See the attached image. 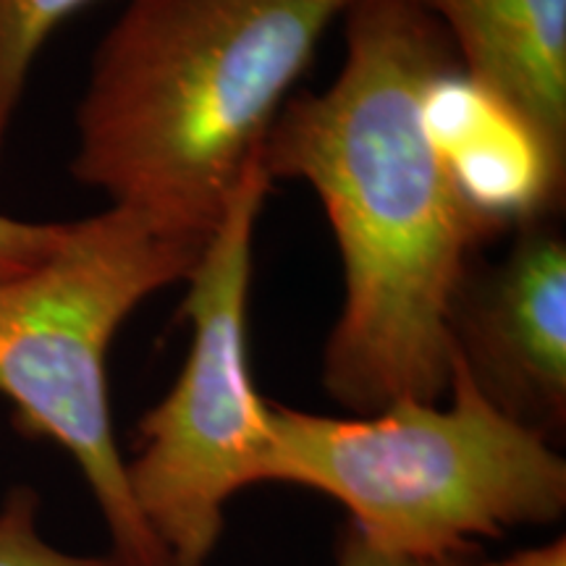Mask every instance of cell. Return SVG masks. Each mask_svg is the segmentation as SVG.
Listing matches in <instances>:
<instances>
[{"mask_svg": "<svg viewBox=\"0 0 566 566\" xmlns=\"http://www.w3.org/2000/svg\"><path fill=\"white\" fill-rule=\"evenodd\" d=\"M342 17L336 80L283 103L263 166L321 197L344 271L323 386L354 415H375L449 391L446 310L493 239L459 200L424 126V92L459 63L449 32L420 0H352Z\"/></svg>", "mask_w": 566, "mask_h": 566, "instance_id": "cell-1", "label": "cell"}, {"mask_svg": "<svg viewBox=\"0 0 566 566\" xmlns=\"http://www.w3.org/2000/svg\"><path fill=\"white\" fill-rule=\"evenodd\" d=\"M0 566H122L118 558L71 556L38 533V495L17 488L0 512Z\"/></svg>", "mask_w": 566, "mask_h": 566, "instance_id": "cell-10", "label": "cell"}, {"mask_svg": "<svg viewBox=\"0 0 566 566\" xmlns=\"http://www.w3.org/2000/svg\"><path fill=\"white\" fill-rule=\"evenodd\" d=\"M97 0H0V160L45 42Z\"/></svg>", "mask_w": 566, "mask_h": 566, "instance_id": "cell-9", "label": "cell"}, {"mask_svg": "<svg viewBox=\"0 0 566 566\" xmlns=\"http://www.w3.org/2000/svg\"><path fill=\"white\" fill-rule=\"evenodd\" d=\"M271 176L263 153L239 179L187 275L181 315L192 325L171 391L142 417L126 480L142 520L171 566H205L233 493L265 483L271 405L252 384V242Z\"/></svg>", "mask_w": 566, "mask_h": 566, "instance_id": "cell-5", "label": "cell"}, {"mask_svg": "<svg viewBox=\"0 0 566 566\" xmlns=\"http://www.w3.org/2000/svg\"><path fill=\"white\" fill-rule=\"evenodd\" d=\"M451 405L399 399L338 420L271 405L265 483L338 501L373 546L412 556L470 551V537L548 525L566 506L551 441L480 394L451 349Z\"/></svg>", "mask_w": 566, "mask_h": 566, "instance_id": "cell-3", "label": "cell"}, {"mask_svg": "<svg viewBox=\"0 0 566 566\" xmlns=\"http://www.w3.org/2000/svg\"><path fill=\"white\" fill-rule=\"evenodd\" d=\"M446 334L480 394L554 441L566 428V239L556 216L520 229L493 263L464 268Z\"/></svg>", "mask_w": 566, "mask_h": 566, "instance_id": "cell-6", "label": "cell"}, {"mask_svg": "<svg viewBox=\"0 0 566 566\" xmlns=\"http://www.w3.org/2000/svg\"><path fill=\"white\" fill-rule=\"evenodd\" d=\"M208 239L108 205L69 221L51 258L0 281V396L24 436L80 464L122 566H171L134 504L108 405V352L147 296L184 281Z\"/></svg>", "mask_w": 566, "mask_h": 566, "instance_id": "cell-4", "label": "cell"}, {"mask_svg": "<svg viewBox=\"0 0 566 566\" xmlns=\"http://www.w3.org/2000/svg\"><path fill=\"white\" fill-rule=\"evenodd\" d=\"M424 126L459 200L491 239L564 208L566 163L462 61L430 82Z\"/></svg>", "mask_w": 566, "mask_h": 566, "instance_id": "cell-7", "label": "cell"}, {"mask_svg": "<svg viewBox=\"0 0 566 566\" xmlns=\"http://www.w3.org/2000/svg\"><path fill=\"white\" fill-rule=\"evenodd\" d=\"M69 223L21 221L0 212V281L32 271L51 258L66 237Z\"/></svg>", "mask_w": 566, "mask_h": 566, "instance_id": "cell-11", "label": "cell"}, {"mask_svg": "<svg viewBox=\"0 0 566 566\" xmlns=\"http://www.w3.org/2000/svg\"><path fill=\"white\" fill-rule=\"evenodd\" d=\"M485 566H566V546L562 537H558L556 543H548V546L543 548L522 551V554L509 556L504 562L485 564Z\"/></svg>", "mask_w": 566, "mask_h": 566, "instance_id": "cell-13", "label": "cell"}, {"mask_svg": "<svg viewBox=\"0 0 566 566\" xmlns=\"http://www.w3.org/2000/svg\"><path fill=\"white\" fill-rule=\"evenodd\" d=\"M338 566H472L470 551L449 556H412L394 554V551L373 546L352 525L344 530L342 546H338Z\"/></svg>", "mask_w": 566, "mask_h": 566, "instance_id": "cell-12", "label": "cell"}, {"mask_svg": "<svg viewBox=\"0 0 566 566\" xmlns=\"http://www.w3.org/2000/svg\"><path fill=\"white\" fill-rule=\"evenodd\" d=\"M462 69L566 163V0H420Z\"/></svg>", "mask_w": 566, "mask_h": 566, "instance_id": "cell-8", "label": "cell"}, {"mask_svg": "<svg viewBox=\"0 0 566 566\" xmlns=\"http://www.w3.org/2000/svg\"><path fill=\"white\" fill-rule=\"evenodd\" d=\"M352 0H129L92 53L71 176L208 239Z\"/></svg>", "mask_w": 566, "mask_h": 566, "instance_id": "cell-2", "label": "cell"}]
</instances>
